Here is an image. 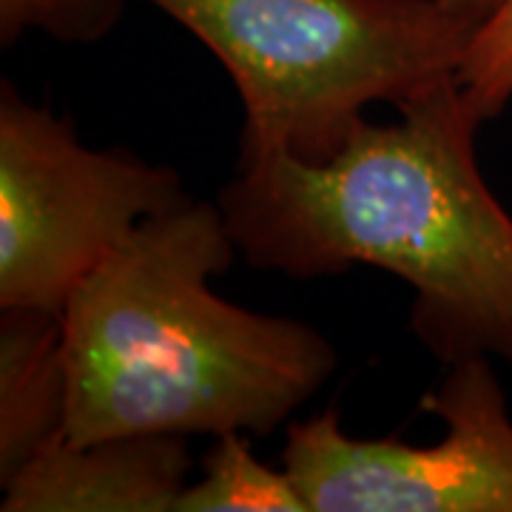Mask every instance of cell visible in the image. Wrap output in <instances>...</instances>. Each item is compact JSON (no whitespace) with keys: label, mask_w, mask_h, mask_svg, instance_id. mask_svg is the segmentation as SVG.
<instances>
[{"label":"cell","mask_w":512,"mask_h":512,"mask_svg":"<svg viewBox=\"0 0 512 512\" xmlns=\"http://www.w3.org/2000/svg\"><path fill=\"white\" fill-rule=\"evenodd\" d=\"M458 83L478 123L493 120L512 103V0L473 37Z\"/></svg>","instance_id":"cell-9"},{"label":"cell","mask_w":512,"mask_h":512,"mask_svg":"<svg viewBox=\"0 0 512 512\" xmlns=\"http://www.w3.org/2000/svg\"><path fill=\"white\" fill-rule=\"evenodd\" d=\"M208 46L237 86L242 154L328 160L370 103L456 80L476 29L441 0H148Z\"/></svg>","instance_id":"cell-3"},{"label":"cell","mask_w":512,"mask_h":512,"mask_svg":"<svg viewBox=\"0 0 512 512\" xmlns=\"http://www.w3.org/2000/svg\"><path fill=\"white\" fill-rule=\"evenodd\" d=\"M444 439L348 436L339 413L288 427L282 464L308 512H512V416L493 356H467L424 393Z\"/></svg>","instance_id":"cell-5"},{"label":"cell","mask_w":512,"mask_h":512,"mask_svg":"<svg viewBox=\"0 0 512 512\" xmlns=\"http://www.w3.org/2000/svg\"><path fill=\"white\" fill-rule=\"evenodd\" d=\"M177 512H308L291 473L251 453L245 433L217 436L200 481H188Z\"/></svg>","instance_id":"cell-8"},{"label":"cell","mask_w":512,"mask_h":512,"mask_svg":"<svg viewBox=\"0 0 512 512\" xmlns=\"http://www.w3.org/2000/svg\"><path fill=\"white\" fill-rule=\"evenodd\" d=\"M237 254L220 202L185 200L143 222L69 296L66 439L268 436L311 402L336 350L305 322L211 291Z\"/></svg>","instance_id":"cell-2"},{"label":"cell","mask_w":512,"mask_h":512,"mask_svg":"<svg viewBox=\"0 0 512 512\" xmlns=\"http://www.w3.org/2000/svg\"><path fill=\"white\" fill-rule=\"evenodd\" d=\"M66 359L60 313L3 308L0 319V487L66 436Z\"/></svg>","instance_id":"cell-7"},{"label":"cell","mask_w":512,"mask_h":512,"mask_svg":"<svg viewBox=\"0 0 512 512\" xmlns=\"http://www.w3.org/2000/svg\"><path fill=\"white\" fill-rule=\"evenodd\" d=\"M399 123L362 120L328 160L239 154L220 191L239 254L288 276L373 265L416 291L413 330L453 365H512V217L484 183L461 83L399 106Z\"/></svg>","instance_id":"cell-1"},{"label":"cell","mask_w":512,"mask_h":512,"mask_svg":"<svg viewBox=\"0 0 512 512\" xmlns=\"http://www.w3.org/2000/svg\"><path fill=\"white\" fill-rule=\"evenodd\" d=\"M458 20H464V23H470L473 29H481L487 20L493 18L495 12L501 9V3L504 0H441Z\"/></svg>","instance_id":"cell-11"},{"label":"cell","mask_w":512,"mask_h":512,"mask_svg":"<svg viewBox=\"0 0 512 512\" xmlns=\"http://www.w3.org/2000/svg\"><path fill=\"white\" fill-rule=\"evenodd\" d=\"M188 200L180 174L83 146L69 120L0 94V308L63 313L151 217Z\"/></svg>","instance_id":"cell-4"},{"label":"cell","mask_w":512,"mask_h":512,"mask_svg":"<svg viewBox=\"0 0 512 512\" xmlns=\"http://www.w3.org/2000/svg\"><path fill=\"white\" fill-rule=\"evenodd\" d=\"M191 458L180 436H137L40 450L3 484V512H177Z\"/></svg>","instance_id":"cell-6"},{"label":"cell","mask_w":512,"mask_h":512,"mask_svg":"<svg viewBox=\"0 0 512 512\" xmlns=\"http://www.w3.org/2000/svg\"><path fill=\"white\" fill-rule=\"evenodd\" d=\"M123 15V0H0V40L12 46L40 29L66 43H92Z\"/></svg>","instance_id":"cell-10"}]
</instances>
